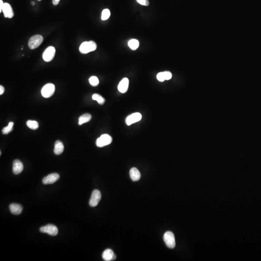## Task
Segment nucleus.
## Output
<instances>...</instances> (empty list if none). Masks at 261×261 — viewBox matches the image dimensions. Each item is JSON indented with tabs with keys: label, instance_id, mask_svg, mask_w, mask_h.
Listing matches in <instances>:
<instances>
[{
	"label": "nucleus",
	"instance_id": "obj_24",
	"mask_svg": "<svg viewBox=\"0 0 261 261\" xmlns=\"http://www.w3.org/2000/svg\"><path fill=\"white\" fill-rule=\"evenodd\" d=\"M89 82L92 86L95 87L98 85L99 80L97 77L95 76H93L89 78Z\"/></svg>",
	"mask_w": 261,
	"mask_h": 261
},
{
	"label": "nucleus",
	"instance_id": "obj_12",
	"mask_svg": "<svg viewBox=\"0 0 261 261\" xmlns=\"http://www.w3.org/2000/svg\"><path fill=\"white\" fill-rule=\"evenodd\" d=\"M23 165L21 161L18 160L14 161L13 164V172L15 175H18L22 172Z\"/></svg>",
	"mask_w": 261,
	"mask_h": 261
},
{
	"label": "nucleus",
	"instance_id": "obj_16",
	"mask_svg": "<svg viewBox=\"0 0 261 261\" xmlns=\"http://www.w3.org/2000/svg\"><path fill=\"white\" fill-rule=\"evenodd\" d=\"M22 207L21 205L19 204H11L9 206V210L11 212L12 214L14 215H19L21 214L22 211Z\"/></svg>",
	"mask_w": 261,
	"mask_h": 261
},
{
	"label": "nucleus",
	"instance_id": "obj_27",
	"mask_svg": "<svg viewBox=\"0 0 261 261\" xmlns=\"http://www.w3.org/2000/svg\"><path fill=\"white\" fill-rule=\"evenodd\" d=\"M137 2L143 6H148L149 4L148 0H136Z\"/></svg>",
	"mask_w": 261,
	"mask_h": 261
},
{
	"label": "nucleus",
	"instance_id": "obj_28",
	"mask_svg": "<svg viewBox=\"0 0 261 261\" xmlns=\"http://www.w3.org/2000/svg\"><path fill=\"white\" fill-rule=\"evenodd\" d=\"M4 92H5V88H4V87L3 86L1 85L0 86V94L1 95H2L3 93H4Z\"/></svg>",
	"mask_w": 261,
	"mask_h": 261
},
{
	"label": "nucleus",
	"instance_id": "obj_4",
	"mask_svg": "<svg viewBox=\"0 0 261 261\" xmlns=\"http://www.w3.org/2000/svg\"><path fill=\"white\" fill-rule=\"evenodd\" d=\"M55 87L54 84L52 83H47L43 87L42 89L41 93L44 97H51L53 95L55 92Z\"/></svg>",
	"mask_w": 261,
	"mask_h": 261
},
{
	"label": "nucleus",
	"instance_id": "obj_19",
	"mask_svg": "<svg viewBox=\"0 0 261 261\" xmlns=\"http://www.w3.org/2000/svg\"><path fill=\"white\" fill-rule=\"evenodd\" d=\"M26 124L29 128L33 130L37 129L39 127L38 123L35 120H28Z\"/></svg>",
	"mask_w": 261,
	"mask_h": 261
},
{
	"label": "nucleus",
	"instance_id": "obj_23",
	"mask_svg": "<svg viewBox=\"0 0 261 261\" xmlns=\"http://www.w3.org/2000/svg\"><path fill=\"white\" fill-rule=\"evenodd\" d=\"M110 11L108 9H105L103 11L102 13L101 19L103 21H105L108 19L110 16Z\"/></svg>",
	"mask_w": 261,
	"mask_h": 261
},
{
	"label": "nucleus",
	"instance_id": "obj_6",
	"mask_svg": "<svg viewBox=\"0 0 261 261\" xmlns=\"http://www.w3.org/2000/svg\"><path fill=\"white\" fill-rule=\"evenodd\" d=\"M40 231L43 233H47L50 236H55L58 233V229L54 225H47L41 227Z\"/></svg>",
	"mask_w": 261,
	"mask_h": 261
},
{
	"label": "nucleus",
	"instance_id": "obj_20",
	"mask_svg": "<svg viewBox=\"0 0 261 261\" xmlns=\"http://www.w3.org/2000/svg\"><path fill=\"white\" fill-rule=\"evenodd\" d=\"M139 41L136 39H132L128 42V46L132 50H136L138 47Z\"/></svg>",
	"mask_w": 261,
	"mask_h": 261
},
{
	"label": "nucleus",
	"instance_id": "obj_17",
	"mask_svg": "<svg viewBox=\"0 0 261 261\" xmlns=\"http://www.w3.org/2000/svg\"><path fill=\"white\" fill-rule=\"evenodd\" d=\"M64 145L61 141H57L55 142L54 152L56 155H60L64 151Z\"/></svg>",
	"mask_w": 261,
	"mask_h": 261
},
{
	"label": "nucleus",
	"instance_id": "obj_3",
	"mask_svg": "<svg viewBox=\"0 0 261 261\" xmlns=\"http://www.w3.org/2000/svg\"><path fill=\"white\" fill-rule=\"evenodd\" d=\"M43 37L41 35H36L32 37L28 42V46L31 49L38 47L43 41Z\"/></svg>",
	"mask_w": 261,
	"mask_h": 261
},
{
	"label": "nucleus",
	"instance_id": "obj_15",
	"mask_svg": "<svg viewBox=\"0 0 261 261\" xmlns=\"http://www.w3.org/2000/svg\"><path fill=\"white\" fill-rule=\"evenodd\" d=\"M130 176L133 181H138L141 178V174L138 169L133 167L130 171Z\"/></svg>",
	"mask_w": 261,
	"mask_h": 261
},
{
	"label": "nucleus",
	"instance_id": "obj_11",
	"mask_svg": "<svg viewBox=\"0 0 261 261\" xmlns=\"http://www.w3.org/2000/svg\"><path fill=\"white\" fill-rule=\"evenodd\" d=\"M2 11L4 13V16L6 18H11L14 17V14L13 9L10 5L8 3H4Z\"/></svg>",
	"mask_w": 261,
	"mask_h": 261
},
{
	"label": "nucleus",
	"instance_id": "obj_21",
	"mask_svg": "<svg viewBox=\"0 0 261 261\" xmlns=\"http://www.w3.org/2000/svg\"><path fill=\"white\" fill-rule=\"evenodd\" d=\"M14 123L13 122H10L8 124V126L2 129V133L4 134H7L10 133L13 130V126Z\"/></svg>",
	"mask_w": 261,
	"mask_h": 261
},
{
	"label": "nucleus",
	"instance_id": "obj_7",
	"mask_svg": "<svg viewBox=\"0 0 261 261\" xmlns=\"http://www.w3.org/2000/svg\"><path fill=\"white\" fill-rule=\"evenodd\" d=\"M101 199V192L98 190L93 191L92 196L89 200V205L92 207L97 206Z\"/></svg>",
	"mask_w": 261,
	"mask_h": 261
},
{
	"label": "nucleus",
	"instance_id": "obj_25",
	"mask_svg": "<svg viewBox=\"0 0 261 261\" xmlns=\"http://www.w3.org/2000/svg\"><path fill=\"white\" fill-rule=\"evenodd\" d=\"M157 78L160 82H163L165 80L164 76V72H160L157 75Z\"/></svg>",
	"mask_w": 261,
	"mask_h": 261
},
{
	"label": "nucleus",
	"instance_id": "obj_31",
	"mask_svg": "<svg viewBox=\"0 0 261 261\" xmlns=\"http://www.w3.org/2000/svg\"><path fill=\"white\" fill-rule=\"evenodd\" d=\"M31 4H32V6H34V5H35V2H32V3H31Z\"/></svg>",
	"mask_w": 261,
	"mask_h": 261
},
{
	"label": "nucleus",
	"instance_id": "obj_2",
	"mask_svg": "<svg viewBox=\"0 0 261 261\" xmlns=\"http://www.w3.org/2000/svg\"><path fill=\"white\" fill-rule=\"evenodd\" d=\"M164 240L166 246L170 248H174L176 246L175 238L173 233L166 232L164 234Z\"/></svg>",
	"mask_w": 261,
	"mask_h": 261
},
{
	"label": "nucleus",
	"instance_id": "obj_13",
	"mask_svg": "<svg viewBox=\"0 0 261 261\" xmlns=\"http://www.w3.org/2000/svg\"><path fill=\"white\" fill-rule=\"evenodd\" d=\"M103 259L105 261H112L116 259V256L112 250L108 248L102 254Z\"/></svg>",
	"mask_w": 261,
	"mask_h": 261
},
{
	"label": "nucleus",
	"instance_id": "obj_5",
	"mask_svg": "<svg viewBox=\"0 0 261 261\" xmlns=\"http://www.w3.org/2000/svg\"><path fill=\"white\" fill-rule=\"evenodd\" d=\"M112 141V138L110 135L108 134H104L97 139L96 144L98 147L102 148L110 144Z\"/></svg>",
	"mask_w": 261,
	"mask_h": 261
},
{
	"label": "nucleus",
	"instance_id": "obj_8",
	"mask_svg": "<svg viewBox=\"0 0 261 261\" xmlns=\"http://www.w3.org/2000/svg\"><path fill=\"white\" fill-rule=\"evenodd\" d=\"M56 50L53 47H49L45 50L43 54V58L45 62H49L51 61L55 56Z\"/></svg>",
	"mask_w": 261,
	"mask_h": 261
},
{
	"label": "nucleus",
	"instance_id": "obj_18",
	"mask_svg": "<svg viewBox=\"0 0 261 261\" xmlns=\"http://www.w3.org/2000/svg\"><path fill=\"white\" fill-rule=\"evenodd\" d=\"M92 119V116L89 114H85L80 116L78 119V124L81 125L85 123H88Z\"/></svg>",
	"mask_w": 261,
	"mask_h": 261
},
{
	"label": "nucleus",
	"instance_id": "obj_1",
	"mask_svg": "<svg viewBox=\"0 0 261 261\" xmlns=\"http://www.w3.org/2000/svg\"><path fill=\"white\" fill-rule=\"evenodd\" d=\"M97 48L96 43L93 41L84 42L81 44L79 47V51L82 54H87L90 52L95 51Z\"/></svg>",
	"mask_w": 261,
	"mask_h": 261
},
{
	"label": "nucleus",
	"instance_id": "obj_32",
	"mask_svg": "<svg viewBox=\"0 0 261 261\" xmlns=\"http://www.w3.org/2000/svg\"><path fill=\"white\" fill-rule=\"evenodd\" d=\"M38 1H41V0H38Z\"/></svg>",
	"mask_w": 261,
	"mask_h": 261
},
{
	"label": "nucleus",
	"instance_id": "obj_10",
	"mask_svg": "<svg viewBox=\"0 0 261 261\" xmlns=\"http://www.w3.org/2000/svg\"><path fill=\"white\" fill-rule=\"evenodd\" d=\"M142 115L139 113H134L126 118V123L127 125H130L132 124L139 122L142 119Z\"/></svg>",
	"mask_w": 261,
	"mask_h": 261
},
{
	"label": "nucleus",
	"instance_id": "obj_9",
	"mask_svg": "<svg viewBox=\"0 0 261 261\" xmlns=\"http://www.w3.org/2000/svg\"><path fill=\"white\" fill-rule=\"evenodd\" d=\"M60 179V176L57 173H52L49 174L43 179L42 182L44 184H51L56 182Z\"/></svg>",
	"mask_w": 261,
	"mask_h": 261
},
{
	"label": "nucleus",
	"instance_id": "obj_30",
	"mask_svg": "<svg viewBox=\"0 0 261 261\" xmlns=\"http://www.w3.org/2000/svg\"><path fill=\"white\" fill-rule=\"evenodd\" d=\"M3 6H4V3H3V1H2V0H0V12L1 13L2 11V7H3Z\"/></svg>",
	"mask_w": 261,
	"mask_h": 261
},
{
	"label": "nucleus",
	"instance_id": "obj_14",
	"mask_svg": "<svg viewBox=\"0 0 261 261\" xmlns=\"http://www.w3.org/2000/svg\"><path fill=\"white\" fill-rule=\"evenodd\" d=\"M129 80L127 78H124L118 85V90L121 93H125L128 89Z\"/></svg>",
	"mask_w": 261,
	"mask_h": 261
},
{
	"label": "nucleus",
	"instance_id": "obj_22",
	"mask_svg": "<svg viewBox=\"0 0 261 261\" xmlns=\"http://www.w3.org/2000/svg\"><path fill=\"white\" fill-rule=\"evenodd\" d=\"M92 98L93 100L97 101L98 103L101 105L104 104L105 102V99L102 96L97 93L93 94L92 96Z\"/></svg>",
	"mask_w": 261,
	"mask_h": 261
},
{
	"label": "nucleus",
	"instance_id": "obj_29",
	"mask_svg": "<svg viewBox=\"0 0 261 261\" xmlns=\"http://www.w3.org/2000/svg\"><path fill=\"white\" fill-rule=\"evenodd\" d=\"M60 1V0H52V3L54 6H57Z\"/></svg>",
	"mask_w": 261,
	"mask_h": 261
},
{
	"label": "nucleus",
	"instance_id": "obj_26",
	"mask_svg": "<svg viewBox=\"0 0 261 261\" xmlns=\"http://www.w3.org/2000/svg\"><path fill=\"white\" fill-rule=\"evenodd\" d=\"M164 74L165 80H169V79L172 78V74L171 73L169 72H167V71L164 72Z\"/></svg>",
	"mask_w": 261,
	"mask_h": 261
}]
</instances>
